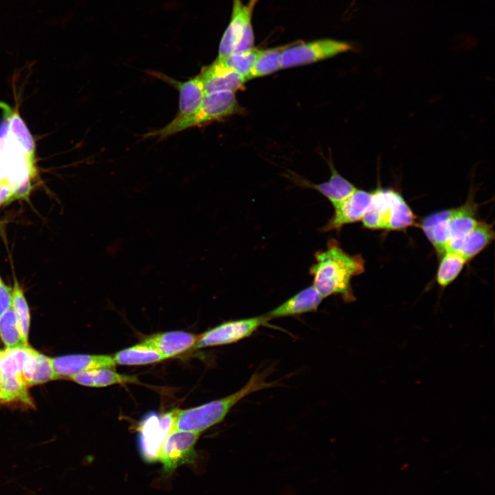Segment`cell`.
<instances>
[{"label": "cell", "instance_id": "obj_25", "mask_svg": "<svg viewBox=\"0 0 495 495\" xmlns=\"http://www.w3.org/2000/svg\"><path fill=\"white\" fill-rule=\"evenodd\" d=\"M34 350L28 344L16 349H6L0 361V374L10 377L23 376L25 362Z\"/></svg>", "mask_w": 495, "mask_h": 495}, {"label": "cell", "instance_id": "obj_5", "mask_svg": "<svg viewBox=\"0 0 495 495\" xmlns=\"http://www.w3.org/2000/svg\"><path fill=\"white\" fill-rule=\"evenodd\" d=\"M353 50L351 43L331 38L288 45L281 53V69L310 64Z\"/></svg>", "mask_w": 495, "mask_h": 495}, {"label": "cell", "instance_id": "obj_3", "mask_svg": "<svg viewBox=\"0 0 495 495\" xmlns=\"http://www.w3.org/2000/svg\"><path fill=\"white\" fill-rule=\"evenodd\" d=\"M362 222L373 230L401 231L415 224L416 216L403 196L392 188L377 187Z\"/></svg>", "mask_w": 495, "mask_h": 495}, {"label": "cell", "instance_id": "obj_24", "mask_svg": "<svg viewBox=\"0 0 495 495\" xmlns=\"http://www.w3.org/2000/svg\"><path fill=\"white\" fill-rule=\"evenodd\" d=\"M287 45L260 50L247 80L262 77L281 69V53Z\"/></svg>", "mask_w": 495, "mask_h": 495}, {"label": "cell", "instance_id": "obj_13", "mask_svg": "<svg viewBox=\"0 0 495 495\" xmlns=\"http://www.w3.org/2000/svg\"><path fill=\"white\" fill-rule=\"evenodd\" d=\"M148 74L169 84L179 91V111L177 115L187 114L196 110L206 95L203 82L198 75L182 82L156 71H149Z\"/></svg>", "mask_w": 495, "mask_h": 495}, {"label": "cell", "instance_id": "obj_4", "mask_svg": "<svg viewBox=\"0 0 495 495\" xmlns=\"http://www.w3.org/2000/svg\"><path fill=\"white\" fill-rule=\"evenodd\" d=\"M256 1L250 0L244 4L241 0H233L230 21L221 37L217 58L254 47L252 16Z\"/></svg>", "mask_w": 495, "mask_h": 495}, {"label": "cell", "instance_id": "obj_14", "mask_svg": "<svg viewBox=\"0 0 495 495\" xmlns=\"http://www.w3.org/2000/svg\"><path fill=\"white\" fill-rule=\"evenodd\" d=\"M322 300L323 298L311 285L296 293L265 316L271 320L316 311Z\"/></svg>", "mask_w": 495, "mask_h": 495}, {"label": "cell", "instance_id": "obj_19", "mask_svg": "<svg viewBox=\"0 0 495 495\" xmlns=\"http://www.w3.org/2000/svg\"><path fill=\"white\" fill-rule=\"evenodd\" d=\"M451 209L443 210L425 217L419 225L439 256L445 252L449 241L447 221Z\"/></svg>", "mask_w": 495, "mask_h": 495}, {"label": "cell", "instance_id": "obj_15", "mask_svg": "<svg viewBox=\"0 0 495 495\" xmlns=\"http://www.w3.org/2000/svg\"><path fill=\"white\" fill-rule=\"evenodd\" d=\"M197 339L198 335L184 331H171L153 334L144 341L167 359L192 348Z\"/></svg>", "mask_w": 495, "mask_h": 495}, {"label": "cell", "instance_id": "obj_31", "mask_svg": "<svg viewBox=\"0 0 495 495\" xmlns=\"http://www.w3.org/2000/svg\"><path fill=\"white\" fill-rule=\"evenodd\" d=\"M13 188L8 184H0V206L13 200Z\"/></svg>", "mask_w": 495, "mask_h": 495}, {"label": "cell", "instance_id": "obj_23", "mask_svg": "<svg viewBox=\"0 0 495 495\" xmlns=\"http://www.w3.org/2000/svg\"><path fill=\"white\" fill-rule=\"evenodd\" d=\"M468 261L460 254L445 252L441 256V261L437 272V282L442 287L452 283L462 271Z\"/></svg>", "mask_w": 495, "mask_h": 495}, {"label": "cell", "instance_id": "obj_7", "mask_svg": "<svg viewBox=\"0 0 495 495\" xmlns=\"http://www.w3.org/2000/svg\"><path fill=\"white\" fill-rule=\"evenodd\" d=\"M268 320L265 315H262L226 321L198 335L192 348L198 349L237 342L250 337Z\"/></svg>", "mask_w": 495, "mask_h": 495}, {"label": "cell", "instance_id": "obj_34", "mask_svg": "<svg viewBox=\"0 0 495 495\" xmlns=\"http://www.w3.org/2000/svg\"><path fill=\"white\" fill-rule=\"evenodd\" d=\"M4 353H5V349H3V350H0V361H1V360L2 359Z\"/></svg>", "mask_w": 495, "mask_h": 495}, {"label": "cell", "instance_id": "obj_20", "mask_svg": "<svg viewBox=\"0 0 495 495\" xmlns=\"http://www.w3.org/2000/svg\"><path fill=\"white\" fill-rule=\"evenodd\" d=\"M22 374L28 386L58 379L52 365L51 358L36 350L25 361Z\"/></svg>", "mask_w": 495, "mask_h": 495}, {"label": "cell", "instance_id": "obj_22", "mask_svg": "<svg viewBox=\"0 0 495 495\" xmlns=\"http://www.w3.org/2000/svg\"><path fill=\"white\" fill-rule=\"evenodd\" d=\"M12 308L16 315L22 341L28 345L30 314L24 292L16 278L12 287Z\"/></svg>", "mask_w": 495, "mask_h": 495}, {"label": "cell", "instance_id": "obj_30", "mask_svg": "<svg viewBox=\"0 0 495 495\" xmlns=\"http://www.w3.org/2000/svg\"><path fill=\"white\" fill-rule=\"evenodd\" d=\"M12 307V287L7 286L0 276V316Z\"/></svg>", "mask_w": 495, "mask_h": 495}, {"label": "cell", "instance_id": "obj_27", "mask_svg": "<svg viewBox=\"0 0 495 495\" xmlns=\"http://www.w3.org/2000/svg\"><path fill=\"white\" fill-rule=\"evenodd\" d=\"M0 392L3 402L19 400L32 405L28 385L23 376L10 377L0 374Z\"/></svg>", "mask_w": 495, "mask_h": 495}, {"label": "cell", "instance_id": "obj_29", "mask_svg": "<svg viewBox=\"0 0 495 495\" xmlns=\"http://www.w3.org/2000/svg\"><path fill=\"white\" fill-rule=\"evenodd\" d=\"M259 52L260 50L253 47L247 51L232 53L217 59L227 67L243 76L247 80V77L255 63Z\"/></svg>", "mask_w": 495, "mask_h": 495}, {"label": "cell", "instance_id": "obj_8", "mask_svg": "<svg viewBox=\"0 0 495 495\" xmlns=\"http://www.w3.org/2000/svg\"><path fill=\"white\" fill-rule=\"evenodd\" d=\"M200 433L172 431L166 438L159 456L165 474H172L184 464L192 463L197 458L195 444Z\"/></svg>", "mask_w": 495, "mask_h": 495}, {"label": "cell", "instance_id": "obj_18", "mask_svg": "<svg viewBox=\"0 0 495 495\" xmlns=\"http://www.w3.org/2000/svg\"><path fill=\"white\" fill-rule=\"evenodd\" d=\"M331 170L330 179L320 184H312L307 182H301L305 186L312 188L325 198L333 206L349 197L357 188L349 180L338 173L331 161L329 162Z\"/></svg>", "mask_w": 495, "mask_h": 495}, {"label": "cell", "instance_id": "obj_28", "mask_svg": "<svg viewBox=\"0 0 495 495\" xmlns=\"http://www.w3.org/2000/svg\"><path fill=\"white\" fill-rule=\"evenodd\" d=\"M0 337L6 349L25 346L22 341L17 319L12 307L0 316Z\"/></svg>", "mask_w": 495, "mask_h": 495}, {"label": "cell", "instance_id": "obj_1", "mask_svg": "<svg viewBox=\"0 0 495 495\" xmlns=\"http://www.w3.org/2000/svg\"><path fill=\"white\" fill-rule=\"evenodd\" d=\"M309 273L313 276V286L320 296L324 298L340 295L346 302L354 301L351 280L364 271L362 255L347 253L337 240L331 239L326 249L316 252Z\"/></svg>", "mask_w": 495, "mask_h": 495}, {"label": "cell", "instance_id": "obj_9", "mask_svg": "<svg viewBox=\"0 0 495 495\" xmlns=\"http://www.w3.org/2000/svg\"><path fill=\"white\" fill-rule=\"evenodd\" d=\"M372 193L356 189L349 197L333 206L334 212L320 230L339 232L346 225L362 220L370 204Z\"/></svg>", "mask_w": 495, "mask_h": 495}, {"label": "cell", "instance_id": "obj_2", "mask_svg": "<svg viewBox=\"0 0 495 495\" xmlns=\"http://www.w3.org/2000/svg\"><path fill=\"white\" fill-rule=\"evenodd\" d=\"M274 384V382L266 381L264 373H255L245 386L231 395L197 407L184 410L178 408L172 431H189L201 434V432L221 422L231 408L241 399Z\"/></svg>", "mask_w": 495, "mask_h": 495}, {"label": "cell", "instance_id": "obj_35", "mask_svg": "<svg viewBox=\"0 0 495 495\" xmlns=\"http://www.w3.org/2000/svg\"><path fill=\"white\" fill-rule=\"evenodd\" d=\"M1 401H2V395H1V392H0V402H1Z\"/></svg>", "mask_w": 495, "mask_h": 495}, {"label": "cell", "instance_id": "obj_17", "mask_svg": "<svg viewBox=\"0 0 495 495\" xmlns=\"http://www.w3.org/2000/svg\"><path fill=\"white\" fill-rule=\"evenodd\" d=\"M68 379L89 387H105L117 384H134L138 382L135 375L120 374L110 368H98L82 371L70 376Z\"/></svg>", "mask_w": 495, "mask_h": 495}, {"label": "cell", "instance_id": "obj_10", "mask_svg": "<svg viewBox=\"0 0 495 495\" xmlns=\"http://www.w3.org/2000/svg\"><path fill=\"white\" fill-rule=\"evenodd\" d=\"M201 78L206 94L229 91L236 92L241 89L246 79L216 60L210 65L203 67L198 74Z\"/></svg>", "mask_w": 495, "mask_h": 495}, {"label": "cell", "instance_id": "obj_33", "mask_svg": "<svg viewBox=\"0 0 495 495\" xmlns=\"http://www.w3.org/2000/svg\"><path fill=\"white\" fill-rule=\"evenodd\" d=\"M8 107H9V106L8 104H6V103H4L3 102H0V109H2L3 110H4Z\"/></svg>", "mask_w": 495, "mask_h": 495}, {"label": "cell", "instance_id": "obj_16", "mask_svg": "<svg viewBox=\"0 0 495 495\" xmlns=\"http://www.w3.org/2000/svg\"><path fill=\"white\" fill-rule=\"evenodd\" d=\"M494 239L493 226L484 221L478 224L457 244L454 251L467 261L486 248Z\"/></svg>", "mask_w": 495, "mask_h": 495}, {"label": "cell", "instance_id": "obj_12", "mask_svg": "<svg viewBox=\"0 0 495 495\" xmlns=\"http://www.w3.org/2000/svg\"><path fill=\"white\" fill-rule=\"evenodd\" d=\"M476 211L472 198L462 206L451 209L447 221L449 241L445 252H453L457 244L478 224Z\"/></svg>", "mask_w": 495, "mask_h": 495}, {"label": "cell", "instance_id": "obj_11", "mask_svg": "<svg viewBox=\"0 0 495 495\" xmlns=\"http://www.w3.org/2000/svg\"><path fill=\"white\" fill-rule=\"evenodd\" d=\"M53 368L60 378L98 368H114L113 357L107 355L75 354L51 358Z\"/></svg>", "mask_w": 495, "mask_h": 495}, {"label": "cell", "instance_id": "obj_32", "mask_svg": "<svg viewBox=\"0 0 495 495\" xmlns=\"http://www.w3.org/2000/svg\"><path fill=\"white\" fill-rule=\"evenodd\" d=\"M2 183H4V176H3L2 167H1V165L0 163V184Z\"/></svg>", "mask_w": 495, "mask_h": 495}, {"label": "cell", "instance_id": "obj_26", "mask_svg": "<svg viewBox=\"0 0 495 495\" xmlns=\"http://www.w3.org/2000/svg\"><path fill=\"white\" fill-rule=\"evenodd\" d=\"M9 134L20 146L28 158L34 162V141L24 123L16 111H12L9 120Z\"/></svg>", "mask_w": 495, "mask_h": 495}, {"label": "cell", "instance_id": "obj_21", "mask_svg": "<svg viewBox=\"0 0 495 495\" xmlns=\"http://www.w3.org/2000/svg\"><path fill=\"white\" fill-rule=\"evenodd\" d=\"M112 357L116 364L121 365H142L164 360L154 347L144 341L122 349Z\"/></svg>", "mask_w": 495, "mask_h": 495}, {"label": "cell", "instance_id": "obj_6", "mask_svg": "<svg viewBox=\"0 0 495 495\" xmlns=\"http://www.w3.org/2000/svg\"><path fill=\"white\" fill-rule=\"evenodd\" d=\"M177 410L173 409L160 416L151 414L141 423L138 428V448L144 461L153 463L159 460L162 445L173 430Z\"/></svg>", "mask_w": 495, "mask_h": 495}]
</instances>
